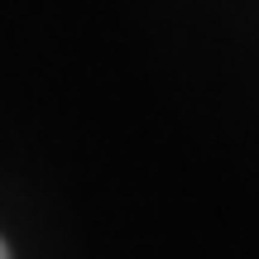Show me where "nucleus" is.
Instances as JSON below:
<instances>
[{
  "mask_svg": "<svg viewBox=\"0 0 259 259\" xmlns=\"http://www.w3.org/2000/svg\"><path fill=\"white\" fill-rule=\"evenodd\" d=\"M0 259H10V250H5V240H0Z\"/></svg>",
  "mask_w": 259,
  "mask_h": 259,
  "instance_id": "nucleus-1",
  "label": "nucleus"
}]
</instances>
